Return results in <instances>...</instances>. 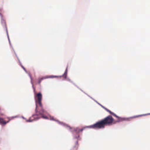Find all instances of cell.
I'll list each match as a JSON object with an SVG mask.
<instances>
[{"instance_id":"1","label":"cell","mask_w":150,"mask_h":150,"mask_svg":"<svg viewBox=\"0 0 150 150\" xmlns=\"http://www.w3.org/2000/svg\"><path fill=\"white\" fill-rule=\"evenodd\" d=\"M113 121V119L111 117H108L104 119H103V120L101 121H100L99 122H98L97 123H96L94 127H96V128H101V127H103L105 125H109Z\"/></svg>"},{"instance_id":"2","label":"cell","mask_w":150,"mask_h":150,"mask_svg":"<svg viewBox=\"0 0 150 150\" xmlns=\"http://www.w3.org/2000/svg\"><path fill=\"white\" fill-rule=\"evenodd\" d=\"M39 101H40V94H39Z\"/></svg>"}]
</instances>
